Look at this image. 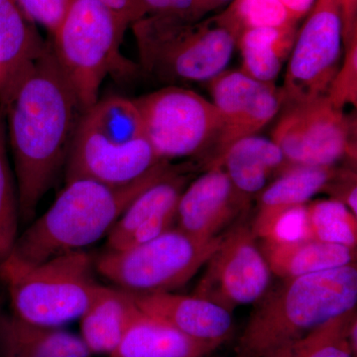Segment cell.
I'll return each instance as SVG.
<instances>
[{"instance_id": "cell-1", "label": "cell", "mask_w": 357, "mask_h": 357, "mask_svg": "<svg viewBox=\"0 0 357 357\" xmlns=\"http://www.w3.org/2000/svg\"><path fill=\"white\" fill-rule=\"evenodd\" d=\"M2 109L7 144L13 154L20 220L28 222L65 167L83 114L51 43Z\"/></svg>"}, {"instance_id": "cell-2", "label": "cell", "mask_w": 357, "mask_h": 357, "mask_svg": "<svg viewBox=\"0 0 357 357\" xmlns=\"http://www.w3.org/2000/svg\"><path fill=\"white\" fill-rule=\"evenodd\" d=\"M177 168L164 161L130 184L109 185L88 178L66 182L54 203L20 234L9 261L32 266L83 250L109 236L136 197Z\"/></svg>"}, {"instance_id": "cell-3", "label": "cell", "mask_w": 357, "mask_h": 357, "mask_svg": "<svg viewBox=\"0 0 357 357\" xmlns=\"http://www.w3.org/2000/svg\"><path fill=\"white\" fill-rule=\"evenodd\" d=\"M356 264L284 280L265 294L237 342L236 357H262L356 310Z\"/></svg>"}, {"instance_id": "cell-4", "label": "cell", "mask_w": 357, "mask_h": 357, "mask_svg": "<svg viewBox=\"0 0 357 357\" xmlns=\"http://www.w3.org/2000/svg\"><path fill=\"white\" fill-rule=\"evenodd\" d=\"M164 162L145 137L134 100L112 96L84 110L65 164V181L88 178L109 185L138 180Z\"/></svg>"}, {"instance_id": "cell-5", "label": "cell", "mask_w": 357, "mask_h": 357, "mask_svg": "<svg viewBox=\"0 0 357 357\" xmlns=\"http://www.w3.org/2000/svg\"><path fill=\"white\" fill-rule=\"evenodd\" d=\"M131 26L143 70L166 83L210 82L236 48L237 35L218 15H148Z\"/></svg>"}, {"instance_id": "cell-6", "label": "cell", "mask_w": 357, "mask_h": 357, "mask_svg": "<svg viewBox=\"0 0 357 357\" xmlns=\"http://www.w3.org/2000/svg\"><path fill=\"white\" fill-rule=\"evenodd\" d=\"M128 27L98 0H72L52 35L54 56L83 112L100 100L107 75L134 70L119 51Z\"/></svg>"}, {"instance_id": "cell-7", "label": "cell", "mask_w": 357, "mask_h": 357, "mask_svg": "<svg viewBox=\"0 0 357 357\" xmlns=\"http://www.w3.org/2000/svg\"><path fill=\"white\" fill-rule=\"evenodd\" d=\"M93 268L95 261L84 250L32 266L6 260L0 266V280L14 316L35 325L61 328L81 319L95 297L100 285L93 279Z\"/></svg>"}, {"instance_id": "cell-8", "label": "cell", "mask_w": 357, "mask_h": 357, "mask_svg": "<svg viewBox=\"0 0 357 357\" xmlns=\"http://www.w3.org/2000/svg\"><path fill=\"white\" fill-rule=\"evenodd\" d=\"M171 229L134 248L107 250L95 261L102 276L134 295L171 292L191 280L222 243Z\"/></svg>"}, {"instance_id": "cell-9", "label": "cell", "mask_w": 357, "mask_h": 357, "mask_svg": "<svg viewBox=\"0 0 357 357\" xmlns=\"http://www.w3.org/2000/svg\"><path fill=\"white\" fill-rule=\"evenodd\" d=\"M145 137L160 160L213 151L220 130L213 103L192 89L169 86L134 100Z\"/></svg>"}, {"instance_id": "cell-10", "label": "cell", "mask_w": 357, "mask_h": 357, "mask_svg": "<svg viewBox=\"0 0 357 357\" xmlns=\"http://www.w3.org/2000/svg\"><path fill=\"white\" fill-rule=\"evenodd\" d=\"M356 123L324 98L286 107L272 132L292 165L337 166L356 160Z\"/></svg>"}, {"instance_id": "cell-11", "label": "cell", "mask_w": 357, "mask_h": 357, "mask_svg": "<svg viewBox=\"0 0 357 357\" xmlns=\"http://www.w3.org/2000/svg\"><path fill=\"white\" fill-rule=\"evenodd\" d=\"M342 26L337 0H317L298 29L280 89L285 107L326 96L340 65Z\"/></svg>"}, {"instance_id": "cell-12", "label": "cell", "mask_w": 357, "mask_h": 357, "mask_svg": "<svg viewBox=\"0 0 357 357\" xmlns=\"http://www.w3.org/2000/svg\"><path fill=\"white\" fill-rule=\"evenodd\" d=\"M248 225H237L223 234L192 295L231 312L261 300L269 290L272 273Z\"/></svg>"}, {"instance_id": "cell-13", "label": "cell", "mask_w": 357, "mask_h": 357, "mask_svg": "<svg viewBox=\"0 0 357 357\" xmlns=\"http://www.w3.org/2000/svg\"><path fill=\"white\" fill-rule=\"evenodd\" d=\"M220 119V130L208 160L215 161L236 141L256 135L273 121L283 102L280 89L263 83L241 70H223L208 82Z\"/></svg>"}, {"instance_id": "cell-14", "label": "cell", "mask_w": 357, "mask_h": 357, "mask_svg": "<svg viewBox=\"0 0 357 357\" xmlns=\"http://www.w3.org/2000/svg\"><path fill=\"white\" fill-rule=\"evenodd\" d=\"M249 203L250 198L237 191L222 167L211 166L185 187L178 199L176 222L190 236L213 238L220 236Z\"/></svg>"}, {"instance_id": "cell-15", "label": "cell", "mask_w": 357, "mask_h": 357, "mask_svg": "<svg viewBox=\"0 0 357 357\" xmlns=\"http://www.w3.org/2000/svg\"><path fill=\"white\" fill-rule=\"evenodd\" d=\"M133 296L141 312L192 338L222 344L234 330L231 312L204 298L170 292Z\"/></svg>"}, {"instance_id": "cell-16", "label": "cell", "mask_w": 357, "mask_h": 357, "mask_svg": "<svg viewBox=\"0 0 357 357\" xmlns=\"http://www.w3.org/2000/svg\"><path fill=\"white\" fill-rule=\"evenodd\" d=\"M47 45L16 0H0V107L10 100Z\"/></svg>"}, {"instance_id": "cell-17", "label": "cell", "mask_w": 357, "mask_h": 357, "mask_svg": "<svg viewBox=\"0 0 357 357\" xmlns=\"http://www.w3.org/2000/svg\"><path fill=\"white\" fill-rule=\"evenodd\" d=\"M337 166L293 165L275 178L259 194L258 211L251 230L256 238L265 239L274 222L291 208L305 206L325 191Z\"/></svg>"}, {"instance_id": "cell-18", "label": "cell", "mask_w": 357, "mask_h": 357, "mask_svg": "<svg viewBox=\"0 0 357 357\" xmlns=\"http://www.w3.org/2000/svg\"><path fill=\"white\" fill-rule=\"evenodd\" d=\"M211 166L222 167L237 191L251 198L293 165L273 140L252 135L230 145Z\"/></svg>"}, {"instance_id": "cell-19", "label": "cell", "mask_w": 357, "mask_h": 357, "mask_svg": "<svg viewBox=\"0 0 357 357\" xmlns=\"http://www.w3.org/2000/svg\"><path fill=\"white\" fill-rule=\"evenodd\" d=\"M185 335L138 309L109 357H206L220 347Z\"/></svg>"}, {"instance_id": "cell-20", "label": "cell", "mask_w": 357, "mask_h": 357, "mask_svg": "<svg viewBox=\"0 0 357 357\" xmlns=\"http://www.w3.org/2000/svg\"><path fill=\"white\" fill-rule=\"evenodd\" d=\"M272 274L283 280L356 264V249L312 238L262 239L259 246Z\"/></svg>"}, {"instance_id": "cell-21", "label": "cell", "mask_w": 357, "mask_h": 357, "mask_svg": "<svg viewBox=\"0 0 357 357\" xmlns=\"http://www.w3.org/2000/svg\"><path fill=\"white\" fill-rule=\"evenodd\" d=\"M83 340L56 326L28 323L0 311V357H91Z\"/></svg>"}, {"instance_id": "cell-22", "label": "cell", "mask_w": 357, "mask_h": 357, "mask_svg": "<svg viewBox=\"0 0 357 357\" xmlns=\"http://www.w3.org/2000/svg\"><path fill=\"white\" fill-rule=\"evenodd\" d=\"M137 311L132 293L100 285L81 317V337L89 352L109 356Z\"/></svg>"}, {"instance_id": "cell-23", "label": "cell", "mask_w": 357, "mask_h": 357, "mask_svg": "<svg viewBox=\"0 0 357 357\" xmlns=\"http://www.w3.org/2000/svg\"><path fill=\"white\" fill-rule=\"evenodd\" d=\"M298 29V26H289L241 33L236 41L243 60L241 70L257 81L274 83L288 60Z\"/></svg>"}, {"instance_id": "cell-24", "label": "cell", "mask_w": 357, "mask_h": 357, "mask_svg": "<svg viewBox=\"0 0 357 357\" xmlns=\"http://www.w3.org/2000/svg\"><path fill=\"white\" fill-rule=\"evenodd\" d=\"M189 177L176 168L133 199L107 236V250H119L140 225L162 211L177 208Z\"/></svg>"}, {"instance_id": "cell-25", "label": "cell", "mask_w": 357, "mask_h": 357, "mask_svg": "<svg viewBox=\"0 0 357 357\" xmlns=\"http://www.w3.org/2000/svg\"><path fill=\"white\" fill-rule=\"evenodd\" d=\"M356 310L337 317L297 340L262 357H356L349 340V328Z\"/></svg>"}, {"instance_id": "cell-26", "label": "cell", "mask_w": 357, "mask_h": 357, "mask_svg": "<svg viewBox=\"0 0 357 357\" xmlns=\"http://www.w3.org/2000/svg\"><path fill=\"white\" fill-rule=\"evenodd\" d=\"M307 237L323 243L356 249L357 215L337 199H317L307 203Z\"/></svg>"}, {"instance_id": "cell-27", "label": "cell", "mask_w": 357, "mask_h": 357, "mask_svg": "<svg viewBox=\"0 0 357 357\" xmlns=\"http://www.w3.org/2000/svg\"><path fill=\"white\" fill-rule=\"evenodd\" d=\"M7 150L6 114L0 107V266L13 255L20 236L17 188Z\"/></svg>"}, {"instance_id": "cell-28", "label": "cell", "mask_w": 357, "mask_h": 357, "mask_svg": "<svg viewBox=\"0 0 357 357\" xmlns=\"http://www.w3.org/2000/svg\"><path fill=\"white\" fill-rule=\"evenodd\" d=\"M218 17L237 38L245 30L289 27L299 23L278 0H232Z\"/></svg>"}, {"instance_id": "cell-29", "label": "cell", "mask_w": 357, "mask_h": 357, "mask_svg": "<svg viewBox=\"0 0 357 357\" xmlns=\"http://www.w3.org/2000/svg\"><path fill=\"white\" fill-rule=\"evenodd\" d=\"M345 57L326 91V98L333 107L344 109L357 103V38L344 46Z\"/></svg>"}, {"instance_id": "cell-30", "label": "cell", "mask_w": 357, "mask_h": 357, "mask_svg": "<svg viewBox=\"0 0 357 357\" xmlns=\"http://www.w3.org/2000/svg\"><path fill=\"white\" fill-rule=\"evenodd\" d=\"M72 0H16L28 20L51 35L62 22Z\"/></svg>"}, {"instance_id": "cell-31", "label": "cell", "mask_w": 357, "mask_h": 357, "mask_svg": "<svg viewBox=\"0 0 357 357\" xmlns=\"http://www.w3.org/2000/svg\"><path fill=\"white\" fill-rule=\"evenodd\" d=\"M324 192H328L331 199L344 204L357 215V177L354 169L337 168Z\"/></svg>"}, {"instance_id": "cell-32", "label": "cell", "mask_w": 357, "mask_h": 357, "mask_svg": "<svg viewBox=\"0 0 357 357\" xmlns=\"http://www.w3.org/2000/svg\"><path fill=\"white\" fill-rule=\"evenodd\" d=\"M145 16L188 15L194 0H140Z\"/></svg>"}, {"instance_id": "cell-33", "label": "cell", "mask_w": 357, "mask_h": 357, "mask_svg": "<svg viewBox=\"0 0 357 357\" xmlns=\"http://www.w3.org/2000/svg\"><path fill=\"white\" fill-rule=\"evenodd\" d=\"M107 6L126 25L130 26L145 17V13L140 0H98Z\"/></svg>"}, {"instance_id": "cell-34", "label": "cell", "mask_w": 357, "mask_h": 357, "mask_svg": "<svg viewBox=\"0 0 357 357\" xmlns=\"http://www.w3.org/2000/svg\"><path fill=\"white\" fill-rule=\"evenodd\" d=\"M342 17L344 46L357 38V0H337Z\"/></svg>"}, {"instance_id": "cell-35", "label": "cell", "mask_w": 357, "mask_h": 357, "mask_svg": "<svg viewBox=\"0 0 357 357\" xmlns=\"http://www.w3.org/2000/svg\"><path fill=\"white\" fill-rule=\"evenodd\" d=\"M232 0H194L189 16L192 20H203L204 15L215 10L218 7L230 3Z\"/></svg>"}, {"instance_id": "cell-36", "label": "cell", "mask_w": 357, "mask_h": 357, "mask_svg": "<svg viewBox=\"0 0 357 357\" xmlns=\"http://www.w3.org/2000/svg\"><path fill=\"white\" fill-rule=\"evenodd\" d=\"M278 1L285 7L286 10L291 14L294 20L300 22L312 10L317 0H278Z\"/></svg>"}]
</instances>
